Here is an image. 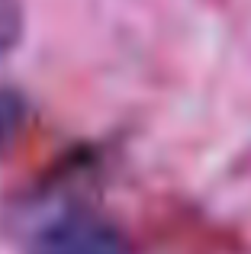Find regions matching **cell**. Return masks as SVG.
Wrapping results in <instances>:
<instances>
[{"instance_id": "obj_1", "label": "cell", "mask_w": 251, "mask_h": 254, "mask_svg": "<svg viewBox=\"0 0 251 254\" xmlns=\"http://www.w3.org/2000/svg\"><path fill=\"white\" fill-rule=\"evenodd\" d=\"M29 254H132L113 222L94 212H64L32 238Z\"/></svg>"}, {"instance_id": "obj_2", "label": "cell", "mask_w": 251, "mask_h": 254, "mask_svg": "<svg viewBox=\"0 0 251 254\" xmlns=\"http://www.w3.org/2000/svg\"><path fill=\"white\" fill-rule=\"evenodd\" d=\"M23 116H26V100L19 97L16 90L0 87V151L13 142V135L19 132Z\"/></svg>"}, {"instance_id": "obj_3", "label": "cell", "mask_w": 251, "mask_h": 254, "mask_svg": "<svg viewBox=\"0 0 251 254\" xmlns=\"http://www.w3.org/2000/svg\"><path fill=\"white\" fill-rule=\"evenodd\" d=\"M23 39V3L0 0V58H6Z\"/></svg>"}]
</instances>
